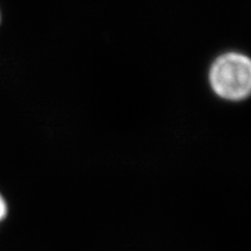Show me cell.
Returning <instances> with one entry per match:
<instances>
[{
	"label": "cell",
	"mask_w": 251,
	"mask_h": 251,
	"mask_svg": "<svg viewBox=\"0 0 251 251\" xmlns=\"http://www.w3.org/2000/svg\"><path fill=\"white\" fill-rule=\"evenodd\" d=\"M212 87L222 98L241 100L251 93V59L228 54L216 59L209 74Z\"/></svg>",
	"instance_id": "cell-1"
},
{
	"label": "cell",
	"mask_w": 251,
	"mask_h": 251,
	"mask_svg": "<svg viewBox=\"0 0 251 251\" xmlns=\"http://www.w3.org/2000/svg\"><path fill=\"white\" fill-rule=\"evenodd\" d=\"M7 203H6L4 197L0 194V222L2 221L6 218V215H7Z\"/></svg>",
	"instance_id": "cell-2"
}]
</instances>
